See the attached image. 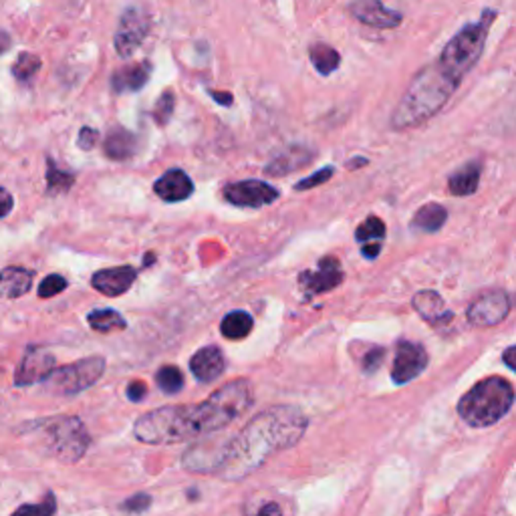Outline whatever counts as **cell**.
Wrapping results in <instances>:
<instances>
[{"instance_id":"f35d334b","label":"cell","mask_w":516,"mask_h":516,"mask_svg":"<svg viewBox=\"0 0 516 516\" xmlns=\"http://www.w3.org/2000/svg\"><path fill=\"white\" fill-rule=\"evenodd\" d=\"M145 395H148V385L143 382H132L127 385V398L132 401H142L145 400Z\"/></svg>"},{"instance_id":"6da1fadb","label":"cell","mask_w":516,"mask_h":516,"mask_svg":"<svg viewBox=\"0 0 516 516\" xmlns=\"http://www.w3.org/2000/svg\"><path fill=\"white\" fill-rule=\"evenodd\" d=\"M254 403V387L248 379H234L208 400L194 406H166L151 409L137 419L133 435L150 446H168L190 438L220 432L245 416Z\"/></svg>"},{"instance_id":"7c38bea8","label":"cell","mask_w":516,"mask_h":516,"mask_svg":"<svg viewBox=\"0 0 516 516\" xmlns=\"http://www.w3.org/2000/svg\"><path fill=\"white\" fill-rule=\"evenodd\" d=\"M298 282H301L306 298L329 293V290L337 288L343 282L341 262H339L335 256L321 258L317 271H305L301 277H298Z\"/></svg>"},{"instance_id":"cb8c5ba5","label":"cell","mask_w":516,"mask_h":516,"mask_svg":"<svg viewBox=\"0 0 516 516\" xmlns=\"http://www.w3.org/2000/svg\"><path fill=\"white\" fill-rule=\"evenodd\" d=\"M448 220V210L442 204H424L411 218V226L422 232H438Z\"/></svg>"},{"instance_id":"7a4b0ae2","label":"cell","mask_w":516,"mask_h":516,"mask_svg":"<svg viewBox=\"0 0 516 516\" xmlns=\"http://www.w3.org/2000/svg\"><path fill=\"white\" fill-rule=\"evenodd\" d=\"M309 419L295 406H274L256 414L232 440H226L216 466V476L238 482L256 472L277 452L301 442Z\"/></svg>"},{"instance_id":"f546056e","label":"cell","mask_w":516,"mask_h":516,"mask_svg":"<svg viewBox=\"0 0 516 516\" xmlns=\"http://www.w3.org/2000/svg\"><path fill=\"white\" fill-rule=\"evenodd\" d=\"M40 59L32 53H21L19 59L13 64V75L19 81H30L40 69Z\"/></svg>"},{"instance_id":"f6af8a7d","label":"cell","mask_w":516,"mask_h":516,"mask_svg":"<svg viewBox=\"0 0 516 516\" xmlns=\"http://www.w3.org/2000/svg\"><path fill=\"white\" fill-rule=\"evenodd\" d=\"M258 512H261V514H280V506H277V504H269V506L258 508Z\"/></svg>"},{"instance_id":"d6986e66","label":"cell","mask_w":516,"mask_h":516,"mask_svg":"<svg viewBox=\"0 0 516 516\" xmlns=\"http://www.w3.org/2000/svg\"><path fill=\"white\" fill-rule=\"evenodd\" d=\"M151 75V64L150 61L129 64V67L117 69L111 77V87L116 93H133L140 91L145 85H148Z\"/></svg>"},{"instance_id":"603a6c76","label":"cell","mask_w":516,"mask_h":516,"mask_svg":"<svg viewBox=\"0 0 516 516\" xmlns=\"http://www.w3.org/2000/svg\"><path fill=\"white\" fill-rule=\"evenodd\" d=\"M103 151L105 156L116 161L129 159L135 153V135L124 127H116L105 137Z\"/></svg>"},{"instance_id":"4316f807","label":"cell","mask_w":516,"mask_h":516,"mask_svg":"<svg viewBox=\"0 0 516 516\" xmlns=\"http://www.w3.org/2000/svg\"><path fill=\"white\" fill-rule=\"evenodd\" d=\"M87 321L91 329L99 331V333H113V331L125 329L127 322L117 311L113 309H97L87 314Z\"/></svg>"},{"instance_id":"7bdbcfd3","label":"cell","mask_w":516,"mask_h":516,"mask_svg":"<svg viewBox=\"0 0 516 516\" xmlns=\"http://www.w3.org/2000/svg\"><path fill=\"white\" fill-rule=\"evenodd\" d=\"M503 361H504L506 366L511 367L512 371H516V345L508 347V349H506V351H504V355H503Z\"/></svg>"},{"instance_id":"d4e9b609","label":"cell","mask_w":516,"mask_h":516,"mask_svg":"<svg viewBox=\"0 0 516 516\" xmlns=\"http://www.w3.org/2000/svg\"><path fill=\"white\" fill-rule=\"evenodd\" d=\"M253 327H254V321L246 311H232L222 319L220 331L226 339L240 341V339H245L250 335Z\"/></svg>"},{"instance_id":"9a60e30c","label":"cell","mask_w":516,"mask_h":516,"mask_svg":"<svg viewBox=\"0 0 516 516\" xmlns=\"http://www.w3.org/2000/svg\"><path fill=\"white\" fill-rule=\"evenodd\" d=\"M135 279L137 271L133 266H116V269L97 271L91 279V285L105 297H119L132 288Z\"/></svg>"},{"instance_id":"7402d4cb","label":"cell","mask_w":516,"mask_h":516,"mask_svg":"<svg viewBox=\"0 0 516 516\" xmlns=\"http://www.w3.org/2000/svg\"><path fill=\"white\" fill-rule=\"evenodd\" d=\"M480 176H482L480 161H468V164H464L450 176L448 190L454 194V196H472L480 185Z\"/></svg>"},{"instance_id":"83f0119b","label":"cell","mask_w":516,"mask_h":516,"mask_svg":"<svg viewBox=\"0 0 516 516\" xmlns=\"http://www.w3.org/2000/svg\"><path fill=\"white\" fill-rule=\"evenodd\" d=\"M156 383L166 395L180 393L184 390V374L180 371V367L164 366L159 367V371L156 374Z\"/></svg>"},{"instance_id":"1f68e13d","label":"cell","mask_w":516,"mask_h":516,"mask_svg":"<svg viewBox=\"0 0 516 516\" xmlns=\"http://www.w3.org/2000/svg\"><path fill=\"white\" fill-rule=\"evenodd\" d=\"M176 108V95L174 91H164L161 97L156 103V108H153V119L158 121V125H166L169 117H172Z\"/></svg>"},{"instance_id":"44dd1931","label":"cell","mask_w":516,"mask_h":516,"mask_svg":"<svg viewBox=\"0 0 516 516\" xmlns=\"http://www.w3.org/2000/svg\"><path fill=\"white\" fill-rule=\"evenodd\" d=\"M35 272L22 266H8L0 271V298H19L32 287Z\"/></svg>"},{"instance_id":"74e56055","label":"cell","mask_w":516,"mask_h":516,"mask_svg":"<svg viewBox=\"0 0 516 516\" xmlns=\"http://www.w3.org/2000/svg\"><path fill=\"white\" fill-rule=\"evenodd\" d=\"M97 140H99V133H97V129L83 127V129H81V133H79L77 143H79L81 150H93Z\"/></svg>"},{"instance_id":"836d02e7","label":"cell","mask_w":516,"mask_h":516,"mask_svg":"<svg viewBox=\"0 0 516 516\" xmlns=\"http://www.w3.org/2000/svg\"><path fill=\"white\" fill-rule=\"evenodd\" d=\"M333 174H335V168H333V166L321 168L319 172H314L313 176L305 177V180H301L298 184H295V190H297V192L311 190V188H314V185H321V184L329 182V180H331V176H333Z\"/></svg>"},{"instance_id":"8d00e7d4","label":"cell","mask_w":516,"mask_h":516,"mask_svg":"<svg viewBox=\"0 0 516 516\" xmlns=\"http://www.w3.org/2000/svg\"><path fill=\"white\" fill-rule=\"evenodd\" d=\"M150 506H151V496L143 494L142 492V494H135L132 498H127L121 508H124L125 512H145Z\"/></svg>"},{"instance_id":"277c9868","label":"cell","mask_w":516,"mask_h":516,"mask_svg":"<svg viewBox=\"0 0 516 516\" xmlns=\"http://www.w3.org/2000/svg\"><path fill=\"white\" fill-rule=\"evenodd\" d=\"M496 11L486 8L478 21L464 24V27L448 40V45L443 47L435 64H438L442 73H446L454 83H462L464 77L476 67V63L480 61L484 47H486L488 32L492 29V22L496 21Z\"/></svg>"},{"instance_id":"d590c367","label":"cell","mask_w":516,"mask_h":516,"mask_svg":"<svg viewBox=\"0 0 516 516\" xmlns=\"http://www.w3.org/2000/svg\"><path fill=\"white\" fill-rule=\"evenodd\" d=\"M383 355L385 351L382 349V347H371V349L366 353V357H363V371H366V374H375V371L382 367Z\"/></svg>"},{"instance_id":"e0dca14e","label":"cell","mask_w":516,"mask_h":516,"mask_svg":"<svg viewBox=\"0 0 516 516\" xmlns=\"http://www.w3.org/2000/svg\"><path fill=\"white\" fill-rule=\"evenodd\" d=\"M153 192L166 202H182L194 194V184L184 169H168V172L153 184Z\"/></svg>"},{"instance_id":"e575fe53","label":"cell","mask_w":516,"mask_h":516,"mask_svg":"<svg viewBox=\"0 0 516 516\" xmlns=\"http://www.w3.org/2000/svg\"><path fill=\"white\" fill-rule=\"evenodd\" d=\"M56 511V503H55V496L48 494L47 500L43 504H29V506H21L16 508V514H55Z\"/></svg>"},{"instance_id":"d6a6232c","label":"cell","mask_w":516,"mask_h":516,"mask_svg":"<svg viewBox=\"0 0 516 516\" xmlns=\"http://www.w3.org/2000/svg\"><path fill=\"white\" fill-rule=\"evenodd\" d=\"M67 279L61 277V274H48V277L43 279V282H40V287H39V297L40 298H51L55 295H59L63 293L64 288H67Z\"/></svg>"},{"instance_id":"8fae6325","label":"cell","mask_w":516,"mask_h":516,"mask_svg":"<svg viewBox=\"0 0 516 516\" xmlns=\"http://www.w3.org/2000/svg\"><path fill=\"white\" fill-rule=\"evenodd\" d=\"M427 367V351L422 345L411 341H400L395 349V359L391 366V379L393 383L403 385L414 382Z\"/></svg>"},{"instance_id":"ee69618b","label":"cell","mask_w":516,"mask_h":516,"mask_svg":"<svg viewBox=\"0 0 516 516\" xmlns=\"http://www.w3.org/2000/svg\"><path fill=\"white\" fill-rule=\"evenodd\" d=\"M8 47H11V37L0 30V55H4L8 51Z\"/></svg>"},{"instance_id":"484cf974","label":"cell","mask_w":516,"mask_h":516,"mask_svg":"<svg viewBox=\"0 0 516 516\" xmlns=\"http://www.w3.org/2000/svg\"><path fill=\"white\" fill-rule=\"evenodd\" d=\"M309 56L313 67L325 77L331 75V73H335L339 69V64H341V55H339L333 47H329L325 43L313 45L309 48Z\"/></svg>"},{"instance_id":"4fadbf2b","label":"cell","mask_w":516,"mask_h":516,"mask_svg":"<svg viewBox=\"0 0 516 516\" xmlns=\"http://www.w3.org/2000/svg\"><path fill=\"white\" fill-rule=\"evenodd\" d=\"M349 13L359 22L374 29H398L403 21L401 13L387 8L382 0H353Z\"/></svg>"},{"instance_id":"f1b7e54d","label":"cell","mask_w":516,"mask_h":516,"mask_svg":"<svg viewBox=\"0 0 516 516\" xmlns=\"http://www.w3.org/2000/svg\"><path fill=\"white\" fill-rule=\"evenodd\" d=\"M383 238H385V224L382 218L377 216H369L367 220H363L357 232H355V240L357 242H374Z\"/></svg>"},{"instance_id":"8992f818","label":"cell","mask_w":516,"mask_h":516,"mask_svg":"<svg viewBox=\"0 0 516 516\" xmlns=\"http://www.w3.org/2000/svg\"><path fill=\"white\" fill-rule=\"evenodd\" d=\"M45 435L51 454L64 464L79 462L91 443L79 417H55L53 422H48Z\"/></svg>"},{"instance_id":"5bb4252c","label":"cell","mask_w":516,"mask_h":516,"mask_svg":"<svg viewBox=\"0 0 516 516\" xmlns=\"http://www.w3.org/2000/svg\"><path fill=\"white\" fill-rule=\"evenodd\" d=\"M55 366L56 361L51 353L30 347L27 355L22 357L19 369H16L14 383L19 387H29L45 382V379L55 371Z\"/></svg>"},{"instance_id":"2e32d148","label":"cell","mask_w":516,"mask_h":516,"mask_svg":"<svg viewBox=\"0 0 516 516\" xmlns=\"http://www.w3.org/2000/svg\"><path fill=\"white\" fill-rule=\"evenodd\" d=\"M224 367L226 361L222 349L216 345L204 347V349L194 353V357L190 359V371L202 383L216 382V379L224 374Z\"/></svg>"},{"instance_id":"ba28073f","label":"cell","mask_w":516,"mask_h":516,"mask_svg":"<svg viewBox=\"0 0 516 516\" xmlns=\"http://www.w3.org/2000/svg\"><path fill=\"white\" fill-rule=\"evenodd\" d=\"M151 29V19L150 14L143 11V8L129 6L127 11L121 14L116 37H113V45H116V51L124 59H129L137 48L142 47L145 37L150 35Z\"/></svg>"},{"instance_id":"9c48e42d","label":"cell","mask_w":516,"mask_h":516,"mask_svg":"<svg viewBox=\"0 0 516 516\" xmlns=\"http://www.w3.org/2000/svg\"><path fill=\"white\" fill-rule=\"evenodd\" d=\"M511 313V298L504 290H490L480 295L468 306L466 317L474 327H494L503 322Z\"/></svg>"},{"instance_id":"60d3db41","label":"cell","mask_w":516,"mask_h":516,"mask_svg":"<svg viewBox=\"0 0 516 516\" xmlns=\"http://www.w3.org/2000/svg\"><path fill=\"white\" fill-rule=\"evenodd\" d=\"M379 253H382V240H374V242H363V248H361V254L366 256V258H374L379 256Z\"/></svg>"},{"instance_id":"4dcf8cb0","label":"cell","mask_w":516,"mask_h":516,"mask_svg":"<svg viewBox=\"0 0 516 516\" xmlns=\"http://www.w3.org/2000/svg\"><path fill=\"white\" fill-rule=\"evenodd\" d=\"M48 190L51 192H67L73 184H75V176L71 172H63L56 168L53 161H48V172H47Z\"/></svg>"},{"instance_id":"b9f144b4","label":"cell","mask_w":516,"mask_h":516,"mask_svg":"<svg viewBox=\"0 0 516 516\" xmlns=\"http://www.w3.org/2000/svg\"><path fill=\"white\" fill-rule=\"evenodd\" d=\"M210 97H212V99H214L216 103L224 105V108H230V105L234 103V97H232L230 93H218V91H210Z\"/></svg>"},{"instance_id":"52a82bcc","label":"cell","mask_w":516,"mask_h":516,"mask_svg":"<svg viewBox=\"0 0 516 516\" xmlns=\"http://www.w3.org/2000/svg\"><path fill=\"white\" fill-rule=\"evenodd\" d=\"M103 374H105V359L89 357L69 363V366L55 367L53 374L48 375L43 383L47 385V391L51 393L75 395L95 385Z\"/></svg>"},{"instance_id":"ffe728a7","label":"cell","mask_w":516,"mask_h":516,"mask_svg":"<svg viewBox=\"0 0 516 516\" xmlns=\"http://www.w3.org/2000/svg\"><path fill=\"white\" fill-rule=\"evenodd\" d=\"M313 150L305 148V145H290L288 150L280 151L277 158H274L269 166L264 168V174L269 176H285L290 172H297V169L305 168L306 164H311L313 159Z\"/></svg>"},{"instance_id":"ac0fdd59","label":"cell","mask_w":516,"mask_h":516,"mask_svg":"<svg viewBox=\"0 0 516 516\" xmlns=\"http://www.w3.org/2000/svg\"><path fill=\"white\" fill-rule=\"evenodd\" d=\"M411 305H414V309L419 313V317H424L427 322H432V325H443V322L454 319V313L446 309L442 295L432 288L416 293L414 298H411Z\"/></svg>"},{"instance_id":"5b68a950","label":"cell","mask_w":516,"mask_h":516,"mask_svg":"<svg viewBox=\"0 0 516 516\" xmlns=\"http://www.w3.org/2000/svg\"><path fill=\"white\" fill-rule=\"evenodd\" d=\"M514 403V387L504 377L492 375L476 383L462 395L458 414L468 426L488 427L503 419Z\"/></svg>"},{"instance_id":"3957f363","label":"cell","mask_w":516,"mask_h":516,"mask_svg":"<svg viewBox=\"0 0 516 516\" xmlns=\"http://www.w3.org/2000/svg\"><path fill=\"white\" fill-rule=\"evenodd\" d=\"M458 83H454L438 64L432 63L417 73L408 91L401 95L398 108L393 111V129H411L426 124L454 95Z\"/></svg>"},{"instance_id":"30bf717a","label":"cell","mask_w":516,"mask_h":516,"mask_svg":"<svg viewBox=\"0 0 516 516\" xmlns=\"http://www.w3.org/2000/svg\"><path fill=\"white\" fill-rule=\"evenodd\" d=\"M279 190L262 180L234 182L224 188V198L238 208H262L279 200Z\"/></svg>"},{"instance_id":"ab89813d","label":"cell","mask_w":516,"mask_h":516,"mask_svg":"<svg viewBox=\"0 0 516 516\" xmlns=\"http://www.w3.org/2000/svg\"><path fill=\"white\" fill-rule=\"evenodd\" d=\"M14 206V200H13V194L4 190V188H0V218H4L11 214V210Z\"/></svg>"}]
</instances>
